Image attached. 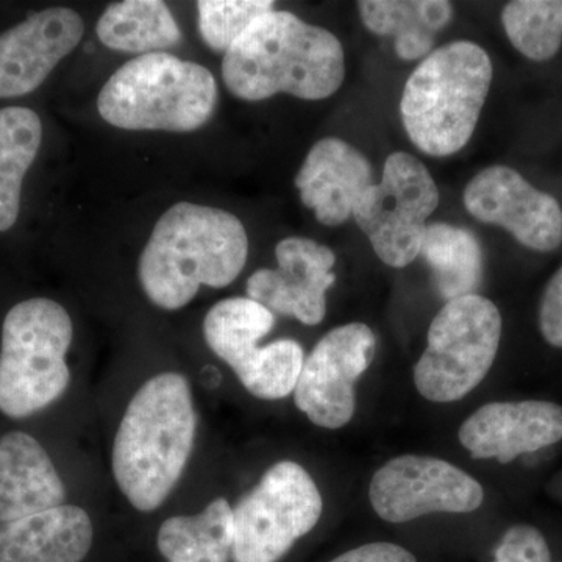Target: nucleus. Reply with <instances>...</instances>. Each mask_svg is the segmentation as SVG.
Segmentation results:
<instances>
[{"label":"nucleus","instance_id":"nucleus-1","mask_svg":"<svg viewBox=\"0 0 562 562\" xmlns=\"http://www.w3.org/2000/svg\"><path fill=\"white\" fill-rule=\"evenodd\" d=\"M222 79L235 98L247 102L280 92L322 101L342 87L346 57L331 32L290 11L272 10L251 22L225 52Z\"/></svg>","mask_w":562,"mask_h":562},{"label":"nucleus","instance_id":"nucleus-2","mask_svg":"<svg viewBox=\"0 0 562 562\" xmlns=\"http://www.w3.org/2000/svg\"><path fill=\"white\" fill-rule=\"evenodd\" d=\"M249 255L243 222L216 206L180 202L158 220L138 262L140 286L155 305L180 310L201 286H228Z\"/></svg>","mask_w":562,"mask_h":562},{"label":"nucleus","instance_id":"nucleus-3","mask_svg":"<svg viewBox=\"0 0 562 562\" xmlns=\"http://www.w3.org/2000/svg\"><path fill=\"white\" fill-rule=\"evenodd\" d=\"M195 430L190 383L180 373H160L133 395L113 446L114 479L133 508H160L187 468Z\"/></svg>","mask_w":562,"mask_h":562},{"label":"nucleus","instance_id":"nucleus-4","mask_svg":"<svg viewBox=\"0 0 562 562\" xmlns=\"http://www.w3.org/2000/svg\"><path fill=\"white\" fill-rule=\"evenodd\" d=\"M492 61L472 41H453L432 50L403 88V127L417 149L450 157L472 138L490 94Z\"/></svg>","mask_w":562,"mask_h":562},{"label":"nucleus","instance_id":"nucleus-5","mask_svg":"<svg viewBox=\"0 0 562 562\" xmlns=\"http://www.w3.org/2000/svg\"><path fill=\"white\" fill-rule=\"evenodd\" d=\"M217 85L205 66L165 52L121 66L98 98L102 120L124 131L194 132L213 116Z\"/></svg>","mask_w":562,"mask_h":562},{"label":"nucleus","instance_id":"nucleus-6","mask_svg":"<svg viewBox=\"0 0 562 562\" xmlns=\"http://www.w3.org/2000/svg\"><path fill=\"white\" fill-rule=\"evenodd\" d=\"M72 336L68 312L50 299H29L10 310L0 349V412L22 419L65 394Z\"/></svg>","mask_w":562,"mask_h":562},{"label":"nucleus","instance_id":"nucleus-7","mask_svg":"<svg viewBox=\"0 0 562 562\" xmlns=\"http://www.w3.org/2000/svg\"><path fill=\"white\" fill-rule=\"evenodd\" d=\"M502 339V316L490 299L464 295L447 302L428 330V346L414 368L422 397L460 401L491 371Z\"/></svg>","mask_w":562,"mask_h":562},{"label":"nucleus","instance_id":"nucleus-8","mask_svg":"<svg viewBox=\"0 0 562 562\" xmlns=\"http://www.w3.org/2000/svg\"><path fill=\"white\" fill-rule=\"evenodd\" d=\"M321 492L297 462L272 465L233 508L235 562H279L322 516Z\"/></svg>","mask_w":562,"mask_h":562},{"label":"nucleus","instance_id":"nucleus-9","mask_svg":"<svg viewBox=\"0 0 562 562\" xmlns=\"http://www.w3.org/2000/svg\"><path fill=\"white\" fill-rule=\"evenodd\" d=\"M439 205V191L427 166L406 151L384 162L382 180L358 199L353 220L376 257L391 268H406L420 254L427 220Z\"/></svg>","mask_w":562,"mask_h":562},{"label":"nucleus","instance_id":"nucleus-10","mask_svg":"<svg viewBox=\"0 0 562 562\" xmlns=\"http://www.w3.org/2000/svg\"><path fill=\"white\" fill-rule=\"evenodd\" d=\"M373 512L391 524L432 513H472L482 506V484L439 458L403 454L387 461L369 487Z\"/></svg>","mask_w":562,"mask_h":562},{"label":"nucleus","instance_id":"nucleus-11","mask_svg":"<svg viewBox=\"0 0 562 562\" xmlns=\"http://www.w3.org/2000/svg\"><path fill=\"white\" fill-rule=\"evenodd\" d=\"M375 333L361 322L333 328L305 358L294 401L314 425L338 430L357 406L355 384L375 353Z\"/></svg>","mask_w":562,"mask_h":562},{"label":"nucleus","instance_id":"nucleus-12","mask_svg":"<svg viewBox=\"0 0 562 562\" xmlns=\"http://www.w3.org/2000/svg\"><path fill=\"white\" fill-rule=\"evenodd\" d=\"M464 205L476 221L505 228L528 249L553 251L561 246L560 203L508 166L476 173L465 187Z\"/></svg>","mask_w":562,"mask_h":562},{"label":"nucleus","instance_id":"nucleus-13","mask_svg":"<svg viewBox=\"0 0 562 562\" xmlns=\"http://www.w3.org/2000/svg\"><path fill=\"white\" fill-rule=\"evenodd\" d=\"M277 269H260L247 280V295L269 312L317 325L327 314V291L335 283L336 255L306 238H286L276 247Z\"/></svg>","mask_w":562,"mask_h":562},{"label":"nucleus","instance_id":"nucleus-14","mask_svg":"<svg viewBox=\"0 0 562 562\" xmlns=\"http://www.w3.org/2000/svg\"><path fill=\"white\" fill-rule=\"evenodd\" d=\"M77 11L52 7L0 35V99L38 90L55 66L83 38Z\"/></svg>","mask_w":562,"mask_h":562},{"label":"nucleus","instance_id":"nucleus-15","mask_svg":"<svg viewBox=\"0 0 562 562\" xmlns=\"http://www.w3.org/2000/svg\"><path fill=\"white\" fill-rule=\"evenodd\" d=\"M562 439V406L552 402H497L484 405L460 428L464 449L479 460L502 464L538 452Z\"/></svg>","mask_w":562,"mask_h":562},{"label":"nucleus","instance_id":"nucleus-16","mask_svg":"<svg viewBox=\"0 0 562 562\" xmlns=\"http://www.w3.org/2000/svg\"><path fill=\"white\" fill-rule=\"evenodd\" d=\"M371 184V162L357 147L339 138L317 140L295 177L303 205L328 227H338L353 217L358 199Z\"/></svg>","mask_w":562,"mask_h":562},{"label":"nucleus","instance_id":"nucleus-17","mask_svg":"<svg viewBox=\"0 0 562 562\" xmlns=\"http://www.w3.org/2000/svg\"><path fill=\"white\" fill-rule=\"evenodd\" d=\"M65 486L49 454L27 432L0 438V524L57 508Z\"/></svg>","mask_w":562,"mask_h":562},{"label":"nucleus","instance_id":"nucleus-18","mask_svg":"<svg viewBox=\"0 0 562 562\" xmlns=\"http://www.w3.org/2000/svg\"><path fill=\"white\" fill-rule=\"evenodd\" d=\"M94 530L79 506L61 505L0 524V562H81Z\"/></svg>","mask_w":562,"mask_h":562},{"label":"nucleus","instance_id":"nucleus-19","mask_svg":"<svg viewBox=\"0 0 562 562\" xmlns=\"http://www.w3.org/2000/svg\"><path fill=\"white\" fill-rule=\"evenodd\" d=\"M358 10L369 31L379 36H394L395 52L406 61L428 57L435 46L436 33L442 31L453 16L452 3L446 0H364L358 2Z\"/></svg>","mask_w":562,"mask_h":562},{"label":"nucleus","instance_id":"nucleus-20","mask_svg":"<svg viewBox=\"0 0 562 562\" xmlns=\"http://www.w3.org/2000/svg\"><path fill=\"white\" fill-rule=\"evenodd\" d=\"M276 316L249 297L225 299L206 313L203 335L211 350L243 376L260 358L258 342L271 333Z\"/></svg>","mask_w":562,"mask_h":562},{"label":"nucleus","instance_id":"nucleus-21","mask_svg":"<svg viewBox=\"0 0 562 562\" xmlns=\"http://www.w3.org/2000/svg\"><path fill=\"white\" fill-rule=\"evenodd\" d=\"M98 38L111 50L157 54L181 41L179 24L161 0H125L103 11Z\"/></svg>","mask_w":562,"mask_h":562},{"label":"nucleus","instance_id":"nucleus-22","mask_svg":"<svg viewBox=\"0 0 562 562\" xmlns=\"http://www.w3.org/2000/svg\"><path fill=\"white\" fill-rule=\"evenodd\" d=\"M235 541L233 508L216 498L198 516H177L158 531V550L168 562H228Z\"/></svg>","mask_w":562,"mask_h":562},{"label":"nucleus","instance_id":"nucleus-23","mask_svg":"<svg viewBox=\"0 0 562 562\" xmlns=\"http://www.w3.org/2000/svg\"><path fill=\"white\" fill-rule=\"evenodd\" d=\"M419 255L435 273L439 294L449 302L473 294L482 281V246L465 228L446 222L427 225Z\"/></svg>","mask_w":562,"mask_h":562},{"label":"nucleus","instance_id":"nucleus-24","mask_svg":"<svg viewBox=\"0 0 562 562\" xmlns=\"http://www.w3.org/2000/svg\"><path fill=\"white\" fill-rule=\"evenodd\" d=\"M43 124L24 106L0 110V232L16 224L25 173L38 155Z\"/></svg>","mask_w":562,"mask_h":562},{"label":"nucleus","instance_id":"nucleus-25","mask_svg":"<svg viewBox=\"0 0 562 562\" xmlns=\"http://www.w3.org/2000/svg\"><path fill=\"white\" fill-rule=\"evenodd\" d=\"M502 24L514 47L532 61H547L561 49V0H514L502 11Z\"/></svg>","mask_w":562,"mask_h":562},{"label":"nucleus","instance_id":"nucleus-26","mask_svg":"<svg viewBox=\"0 0 562 562\" xmlns=\"http://www.w3.org/2000/svg\"><path fill=\"white\" fill-rule=\"evenodd\" d=\"M305 355L301 344L280 339L262 347L260 360L244 373L239 382L255 397L279 401L295 391Z\"/></svg>","mask_w":562,"mask_h":562},{"label":"nucleus","instance_id":"nucleus-27","mask_svg":"<svg viewBox=\"0 0 562 562\" xmlns=\"http://www.w3.org/2000/svg\"><path fill=\"white\" fill-rule=\"evenodd\" d=\"M273 7L272 0H201L199 32L210 49L225 55L251 22L271 13Z\"/></svg>","mask_w":562,"mask_h":562},{"label":"nucleus","instance_id":"nucleus-28","mask_svg":"<svg viewBox=\"0 0 562 562\" xmlns=\"http://www.w3.org/2000/svg\"><path fill=\"white\" fill-rule=\"evenodd\" d=\"M494 562H552V557L541 531L516 525L503 536Z\"/></svg>","mask_w":562,"mask_h":562},{"label":"nucleus","instance_id":"nucleus-29","mask_svg":"<svg viewBox=\"0 0 562 562\" xmlns=\"http://www.w3.org/2000/svg\"><path fill=\"white\" fill-rule=\"evenodd\" d=\"M539 328L550 346L562 349V266L543 291L539 306Z\"/></svg>","mask_w":562,"mask_h":562},{"label":"nucleus","instance_id":"nucleus-30","mask_svg":"<svg viewBox=\"0 0 562 562\" xmlns=\"http://www.w3.org/2000/svg\"><path fill=\"white\" fill-rule=\"evenodd\" d=\"M330 562H417L413 553L397 543L373 542L350 550Z\"/></svg>","mask_w":562,"mask_h":562}]
</instances>
